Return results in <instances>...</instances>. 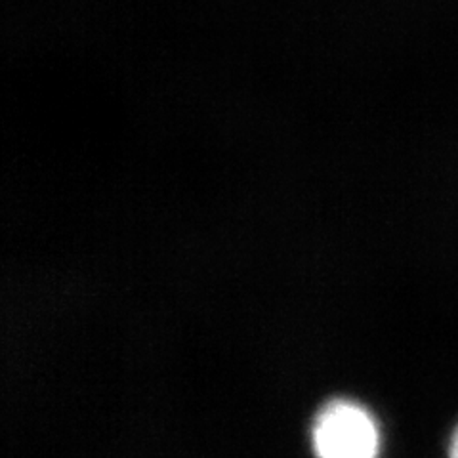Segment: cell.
Instances as JSON below:
<instances>
[{
    "label": "cell",
    "mask_w": 458,
    "mask_h": 458,
    "mask_svg": "<svg viewBox=\"0 0 458 458\" xmlns=\"http://www.w3.org/2000/svg\"><path fill=\"white\" fill-rule=\"evenodd\" d=\"M311 449L315 458H380V426L357 401L333 399L315 414Z\"/></svg>",
    "instance_id": "6da1fadb"
},
{
    "label": "cell",
    "mask_w": 458,
    "mask_h": 458,
    "mask_svg": "<svg viewBox=\"0 0 458 458\" xmlns=\"http://www.w3.org/2000/svg\"><path fill=\"white\" fill-rule=\"evenodd\" d=\"M449 458H458V426L454 428L449 441Z\"/></svg>",
    "instance_id": "7a4b0ae2"
}]
</instances>
